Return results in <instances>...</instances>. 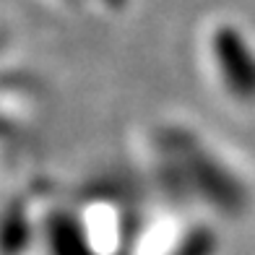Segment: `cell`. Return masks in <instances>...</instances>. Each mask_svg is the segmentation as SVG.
Here are the masks:
<instances>
[{
  "instance_id": "obj_1",
  "label": "cell",
  "mask_w": 255,
  "mask_h": 255,
  "mask_svg": "<svg viewBox=\"0 0 255 255\" xmlns=\"http://www.w3.org/2000/svg\"><path fill=\"white\" fill-rule=\"evenodd\" d=\"M201 60L214 86L232 102H255V47L240 24L214 21L201 34Z\"/></svg>"
}]
</instances>
